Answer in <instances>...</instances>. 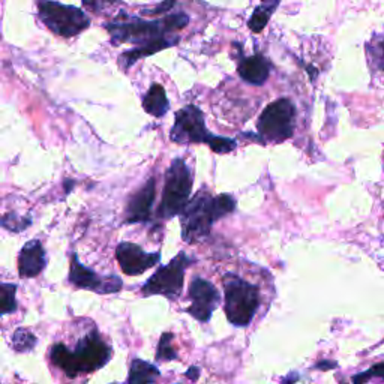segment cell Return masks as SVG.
<instances>
[{
    "mask_svg": "<svg viewBox=\"0 0 384 384\" xmlns=\"http://www.w3.org/2000/svg\"><path fill=\"white\" fill-rule=\"evenodd\" d=\"M111 354V347L94 330L77 342L74 351L65 344H55L50 350V361L70 378H75L104 368L110 362Z\"/></svg>",
    "mask_w": 384,
    "mask_h": 384,
    "instance_id": "1",
    "label": "cell"
},
{
    "mask_svg": "<svg viewBox=\"0 0 384 384\" xmlns=\"http://www.w3.org/2000/svg\"><path fill=\"white\" fill-rule=\"evenodd\" d=\"M236 209L233 197L222 194L212 197L209 192H197L180 212L182 237L185 242L195 243L210 234L212 225Z\"/></svg>",
    "mask_w": 384,
    "mask_h": 384,
    "instance_id": "2",
    "label": "cell"
},
{
    "mask_svg": "<svg viewBox=\"0 0 384 384\" xmlns=\"http://www.w3.org/2000/svg\"><path fill=\"white\" fill-rule=\"evenodd\" d=\"M225 315L234 326H248L260 307L258 287L233 273L224 276Z\"/></svg>",
    "mask_w": 384,
    "mask_h": 384,
    "instance_id": "3",
    "label": "cell"
},
{
    "mask_svg": "<svg viewBox=\"0 0 384 384\" xmlns=\"http://www.w3.org/2000/svg\"><path fill=\"white\" fill-rule=\"evenodd\" d=\"M192 190V175L182 160L173 161L165 175V187L163 192V200L158 207V216L170 219L180 215L183 207L190 202Z\"/></svg>",
    "mask_w": 384,
    "mask_h": 384,
    "instance_id": "4",
    "label": "cell"
},
{
    "mask_svg": "<svg viewBox=\"0 0 384 384\" xmlns=\"http://www.w3.org/2000/svg\"><path fill=\"white\" fill-rule=\"evenodd\" d=\"M188 24V17L179 14L171 16L163 21H140L134 20L129 23H113L109 26V31L114 39L121 43H153L156 39L165 38L164 33L170 31L182 29Z\"/></svg>",
    "mask_w": 384,
    "mask_h": 384,
    "instance_id": "5",
    "label": "cell"
},
{
    "mask_svg": "<svg viewBox=\"0 0 384 384\" xmlns=\"http://www.w3.org/2000/svg\"><path fill=\"white\" fill-rule=\"evenodd\" d=\"M39 17L47 28L63 38H71L89 28V18L84 12L74 6H66L53 0H41L38 5Z\"/></svg>",
    "mask_w": 384,
    "mask_h": 384,
    "instance_id": "6",
    "label": "cell"
},
{
    "mask_svg": "<svg viewBox=\"0 0 384 384\" xmlns=\"http://www.w3.org/2000/svg\"><path fill=\"white\" fill-rule=\"evenodd\" d=\"M191 260L185 253H180L176 258L171 260L167 266L158 269L141 288L143 296H165L170 300L179 297L183 288L185 270L192 264Z\"/></svg>",
    "mask_w": 384,
    "mask_h": 384,
    "instance_id": "7",
    "label": "cell"
},
{
    "mask_svg": "<svg viewBox=\"0 0 384 384\" xmlns=\"http://www.w3.org/2000/svg\"><path fill=\"white\" fill-rule=\"evenodd\" d=\"M295 105L288 99H278L268 105L260 116V136L272 143H281L293 136L295 131Z\"/></svg>",
    "mask_w": 384,
    "mask_h": 384,
    "instance_id": "8",
    "label": "cell"
},
{
    "mask_svg": "<svg viewBox=\"0 0 384 384\" xmlns=\"http://www.w3.org/2000/svg\"><path fill=\"white\" fill-rule=\"evenodd\" d=\"M212 134L206 129L204 117L202 110H198L194 105L185 107L176 114V124L171 129V140L179 144L188 143H206L212 140Z\"/></svg>",
    "mask_w": 384,
    "mask_h": 384,
    "instance_id": "9",
    "label": "cell"
},
{
    "mask_svg": "<svg viewBox=\"0 0 384 384\" xmlns=\"http://www.w3.org/2000/svg\"><path fill=\"white\" fill-rule=\"evenodd\" d=\"M70 282L75 287H80L84 290L95 291L98 295H111L117 293L122 290V280L119 276L110 275V276H101L90 270L89 268L83 266L78 261L77 254H72L71 257V270H70Z\"/></svg>",
    "mask_w": 384,
    "mask_h": 384,
    "instance_id": "10",
    "label": "cell"
},
{
    "mask_svg": "<svg viewBox=\"0 0 384 384\" xmlns=\"http://www.w3.org/2000/svg\"><path fill=\"white\" fill-rule=\"evenodd\" d=\"M190 299L191 307L188 308V314L192 315L198 322H207L216 307L221 302V296L215 285L202 280V278H195L190 285Z\"/></svg>",
    "mask_w": 384,
    "mask_h": 384,
    "instance_id": "11",
    "label": "cell"
},
{
    "mask_svg": "<svg viewBox=\"0 0 384 384\" xmlns=\"http://www.w3.org/2000/svg\"><path fill=\"white\" fill-rule=\"evenodd\" d=\"M160 253L148 254L144 253L138 245L129 242L119 243V246L116 248V258L119 264H121L122 270L129 276L141 275L148 269L153 268L155 264L160 261Z\"/></svg>",
    "mask_w": 384,
    "mask_h": 384,
    "instance_id": "12",
    "label": "cell"
},
{
    "mask_svg": "<svg viewBox=\"0 0 384 384\" xmlns=\"http://www.w3.org/2000/svg\"><path fill=\"white\" fill-rule=\"evenodd\" d=\"M155 202V179L144 183V187L131 197L126 207V222H146L150 219L152 206Z\"/></svg>",
    "mask_w": 384,
    "mask_h": 384,
    "instance_id": "13",
    "label": "cell"
},
{
    "mask_svg": "<svg viewBox=\"0 0 384 384\" xmlns=\"http://www.w3.org/2000/svg\"><path fill=\"white\" fill-rule=\"evenodd\" d=\"M47 266L45 251L39 241H31L24 245L18 256V270L21 278H35Z\"/></svg>",
    "mask_w": 384,
    "mask_h": 384,
    "instance_id": "14",
    "label": "cell"
},
{
    "mask_svg": "<svg viewBox=\"0 0 384 384\" xmlns=\"http://www.w3.org/2000/svg\"><path fill=\"white\" fill-rule=\"evenodd\" d=\"M239 74L251 84H263L269 77V63L261 56H251L239 65Z\"/></svg>",
    "mask_w": 384,
    "mask_h": 384,
    "instance_id": "15",
    "label": "cell"
},
{
    "mask_svg": "<svg viewBox=\"0 0 384 384\" xmlns=\"http://www.w3.org/2000/svg\"><path fill=\"white\" fill-rule=\"evenodd\" d=\"M160 375L161 373L156 366L141 359H134L129 368L128 384H153Z\"/></svg>",
    "mask_w": 384,
    "mask_h": 384,
    "instance_id": "16",
    "label": "cell"
},
{
    "mask_svg": "<svg viewBox=\"0 0 384 384\" xmlns=\"http://www.w3.org/2000/svg\"><path fill=\"white\" fill-rule=\"evenodd\" d=\"M143 107L155 117H163L168 111V99L161 84H153L143 99Z\"/></svg>",
    "mask_w": 384,
    "mask_h": 384,
    "instance_id": "17",
    "label": "cell"
},
{
    "mask_svg": "<svg viewBox=\"0 0 384 384\" xmlns=\"http://www.w3.org/2000/svg\"><path fill=\"white\" fill-rule=\"evenodd\" d=\"M170 45H173V43H170V41H165V38L163 39H156V41L153 43H149V44H146L134 51H131V53H126L125 56H122V62H126V66L132 65L134 62H137L140 57L143 56H149V55H153V53L156 51H160V50H164Z\"/></svg>",
    "mask_w": 384,
    "mask_h": 384,
    "instance_id": "18",
    "label": "cell"
},
{
    "mask_svg": "<svg viewBox=\"0 0 384 384\" xmlns=\"http://www.w3.org/2000/svg\"><path fill=\"white\" fill-rule=\"evenodd\" d=\"M16 291L17 287L14 284L0 282V317L12 314L17 309Z\"/></svg>",
    "mask_w": 384,
    "mask_h": 384,
    "instance_id": "19",
    "label": "cell"
},
{
    "mask_svg": "<svg viewBox=\"0 0 384 384\" xmlns=\"http://www.w3.org/2000/svg\"><path fill=\"white\" fill-rule=\"evenodd\" d=\"M36 342H38L36 336L32 332H29V330L17 329L14 335H12L11 347L14 349L17 353H29L35 349Z\"/></svg>",
    "mask_w": 384,
    "mask_h": 384,
    "instance_id": "20",
    "label": "cell"
},
{
    "mask_svg": "<svg viewBox=\"0 0 384 384\" xmlns=\"http://www.w3.org/2000/svg\"><path fill=\"white\" fill-rule=\"evenodd\" d=\"M173 334H164L158 344V351H156V359L160 362H168L177 359V351L173 347Z\"/></svg>",
    "mask_w": 384,
    "mask_h": 384,
    "instance_id": "21",
    "label": "cell"
},
{
    "mask_svg": "<svg viewBox=\"0 0 384 384\" xmlns=\"http://www.w3.org/2000/svg\"><path fill=\"white\" fill-rule=\"evenodd\" d=\"M272 16V11L268 8H257L254 11L253 17L249 20V29L253 32H261L264 28H266V24L269 21Z\"/></svg>",
    "mask_w": 384,
    "mask_h": 384,
    "instance_id": "22",
    "label": "cell"
},
{
    "mask_svg": "<svg viewBox=\"0 0 384 384\" xmlns=\"http://www.w3.org/2000/svg\"><path fill=\"white\" fill-rule=\"evenodd\" d=\"M373 377L377 378H383L384 380V362L374 365L369 371H365L362 374H357L353 377V383L354 384H365L368 383Z\"/></svg>",
    "mask_w": 384,
    "mask_h": 384,
    "instance_id": "23",
    "label": "cell"
},
{
    "mask_svg": "<svg viewBox=\"0 0 384 384\" xmlns=\"http://www.w3.org/2000/svg\"><path fill=\"white\" fill-rule=\"evenodd\" d=\"M209 146H210V149L216 153H229L236 149V141L230 140V138H225V137H215L214 136L212 137Z\"/></svg>",
    "mask_w": 384,
    "mask_h": 384,
    "instance_id": "24",
    "label": "cell"
},
{
    "mask_svg": "<svg viewBox=\"0 0 384 384\" xmlns=\"http://www.w3.org/2000/svg\"><path fill=\"white\" fill-rule=\"evenodd\" d=\"M187 377L192 381H197L198 377H200V369H198V366H191L188 371H187Z\"/></svg>",
    "mask_w": 384,
    "mask_h": 384,
    "instance_id": "25",
    "label": "cell"
},
{
    "mask_svg": "<svg viewBox=\"0 0 384 384\" xmlns=\"http://www.w3.org/2000/svg\"><path fill=\"white\" fill-rule=\"evenodd\" d=\"M315 368L319 369H332V368H336V362H329V361H323V362H319L315 365Z\"/></svg>",
    "mask_w": 384,
    "mask_h": 384,
    "instance_id": "26",
    "label": "cell"
},
{
    "mask_svg": "<svg viewBox=\"0 0 384 384\" xmlns=\"http://www.w3.org/2000/svg\"><path fill=\"white\" fill-rule=\"evenodd\" d=\"M263 4H264V8L273 11L276 8V5L280 4V0H263Z\"/></svg>",
    "mask_w": 384,
    "mask_h": 384,
    "instance_id": "27",
    "label": "cell"
}]
</instances>
